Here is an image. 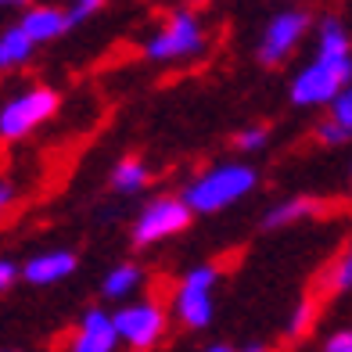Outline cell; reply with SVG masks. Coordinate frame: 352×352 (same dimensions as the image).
Returning <instances> with one entry per match:
<instances>
[{
	"label": "cell",
	"instance_id": "30bf717a",
	"mask_svg": "<svg viewBox=\"0 0 352 352\" xmlns=\"http://www.w3.org/2000/svg\"><path fill=\"white\" fill-rule=\"evenodd\" d=\"M76 270V255L72 252H40L33 255L25 266H22V277L36 287H47V284H58L65 280Z\"/></svg>",
	"mask_w": 352,
	"mask_h": 352
},
{
	"label": "cell",
	"instance_id": "7402d4cb",
	"mask_svg": "<svg viewBox=\"0 0 352 352\" xmlns=\"http://www.w3.org/2000/svg\"><path fill=\"white\" fill-rule=\"evenodd\" d=\"M101 4H104V0H76V8L69 11V19H72V25H76V22H83V19H90V14L98 11Z\"/></svg>",
	"mask_w": 352,
	"mask_h": 352
},
{
	"label": "cell",
	"instance_id": "7c38bea8",
	"mask_svg": "<svg viewBox=\"0 0 352 352\" xmlns=\"http://www.w3.org/2000/svg\"><path fill=\"white\" fill-rule=\"evenodd\" d=\"M33 47H36V40L22 29V22L11 25V29H4V33H0V69H19V65H25V61L33 58Z\"/></svg>",
	"mask_w": 352,
	"mask_h": 352
},
{
	"label": "cell",
	"instance_id": "d4e9b609",
	"mask_svg": "<svg viewBox=\"0 0 352 352\" xmlns=\"http://www.w3.org/2000/svg\"><path fill=\"white\" fill-rule=\"evenodd\" d=\"M11 201H14V187H11V184H4V180H0V212H4V209H8Z\"/></svg>",
	"mask_w": 352,
	"mask_h": 352
},
{
	"label": "cell",
	"instance_id": "3957f363",
	"mask_svg": "<svg viewBox=\"0 0 352 352\" xmlns=\"http://www.w3.org/2000/svg\"><path fill=\"white\" fill-rule=\"evenodd\" d=\"M205 47H209V40H205L201 22L190 11H176V14H169V22L144 43V58H151V61H190V58L205 54Z\"/></svg>",
	"mask_w": 352,
	"mask_h": 352
},
{
	"label": "cell",
	"instance_id": "8992f818",
	"mask_svg": "<svg viewBox=\"0 0 352 352\" xmlns=\"http://www.w3.org/2000/svg\"><path fill=\"white\" fill-rule=\"evenodd\" d=\"M58 111V94L51 87H33L19 94V98H11L4 108H0V137L4 140H19V137H29L43 126Z\"/></svg>",
	"mask_w": 352,
	"mask_h": 352
},
{
	"label": "cell",
	"instance_id": "484cf974",
	"mask_svg": "<svg viewBox=\"0 0 352 352\" xmlns=\"http://www.w3.org/2000/svg\"><path fill=\"white\" fill-rule=\"evenodd\" d=\"M19 4H25V0H0V8H19Z\"/></svg>",
	"mask_w": 352,
	"mask_h": 352
},
{
	"label": "cell",
	"instance_id": "e0dca14e",
	"mask_svg": "<svg viewBox=\"0 0 352 352\" xmlns=\"http://www.w3.org/2000/svg\"><path fill=\"white\" fill-rule=\"evenodd\" d=\"M327 287H331V292H349V287H352V245L345 248L342 259L331 266V274H327Z\"/></svg>",
	"mask_w": 352,
	"mask_h": 352
},
{
	"label": "cell",
	"instance_id": "2e32d148",
	"mask_svg": "<svg viewBox=\"0 0 352 352\" xmlns=\"http://www.w3.org/2000/svg\"><path fill=\"white\" fill-rule=\"evenodd\" d=\"M316 54H352V40H349L345 25L338 19H324V22H320Z\"/></svg>",
	"mask_w": 352,
	"mask_h": 352
},
{
	"label": "cell",
	"instance_id": "603a6c76",
	"mask_svg": "<svg viewBox=\"0 0 352 352\" xmlns=\"http://www.w3.org/2000/svg\"><path fill=\"white\" fill-rule=\"evenodd\" d=\"M324 352H352V331H334L324 345Z\"/></svg>",
	"mask_w": 352,
	"mask_h": 352
},
{
	"label": "cell",
	"instance_id": "ba28073f",
	"mask_svg": "<svg viewBox=\"0 0 352 352\" xmlns=\"http://www.w3.org/2000/svg\"><path fill=\"white\" fill-rule=\"evenodd\" d=\"M306 29H309V14L306 11H280V14H274L270 25L263 29V36H259V51H255V58H259L263 65H280V61L292 58V51L302 43Z\"/></svg>",
	"mask_w": 352,
	"mask_h": 352
},
{
	"label": "cell",
	"instance_id": "9c48e42d",
	"mask_svg": "<svg viewBox=\"0 0 352 352\" xmlns=\"http://www.w3.org/2000/svg\"><path fill=\"white\" fill-rule=\"evenodd\" d=\"M122 338H119V327H116V316L104 313V309H87L79 327L72 334V352H111Z\"/></svg>",
	"mask_w": 352,
	"mask_h": 352
},
{
	"label": "cell",
	"instance_id": "d6986e66",
	"mask_svg": "<svg viewBox=\"0 0 352 352\" xmlns=\"http://www.w3.org/2000/svg\"><path fill=\"white\" fill-rule=\"evenodd\" d=\"M327 108H331V116L352 133V87H342V90H338V98H334Z\"/></svg>",
	"mask_w": 352,
	"mask_h": 352
},
{
	"label": "cell",
	"instance_id": "5bb4252c",
	"mask_svg": "<svg viewBox=\"0 0 352 352\" xmlns=\"http://www.w3.org/2000/svg\"><path fill=\"white\" fill-rule=\"evenodd\" d=\"M148 180H151V173L140 158H122V162L111 169V187H116L119 195H137V190L148 187Z\"/></svg>",
	"mask_w": 352,
	"mask_h": 352
},
{
	"label": "cell",
	"instance_id": "ac0fdd59",
	"mask_svg": "<svg viewBox=\"0 0 352 352\" xmlns=\"http://www.w3.org/2000/svg\"><path fill=\"white\" fill-rule=\"evenodd\" d=\"M349 137H352V133H349V130H345V126H342L338 119H334V116H327L324 122L316 126V140H320V144H331V148H338V144H345Z\"/></svg>",
	"mask_w": 352,
	"mask_h": 352
},
{
	"label": "cell",
	"instance_id": "7a4b0ae2",
	"mask_svg": "<svg viewBox=\"0 0 352 352\" xmlns=\"http://www.w3.org/2000/svg\"><path fill=\"white\" fill-rule=\"evenodd\" d=\"M352 83V54H316L292 79V104L320 108L338 98V90Z\"/></svg>",
	"mask_w": 352,
	"mask_h": 352
},
{
	"label": "cell",
	"instance_id": "8fae6325",
	"mask_svg": "<svg viewBox=\"0 0 352 352\" xmlns=\"http://www.w3.org/2000/svg\"><path fill=\"white\" fill-rule=\"evenodd\" d=\"M22 29L29 36H33L36 43H51L58 36H65L69 29H72V19H69V11H61V8H29L22 14Z\"/></svg>",
	"mask_w": 352,
	"mask_h": 352
},
{
	"label": "cell",
	"instance_id": "277c9868",
	"mask_svg": "<svg viewBox=\"0 0 352 352\" xmlns=\"http://www.w3.org/2000/svg\"><path fill=\"white\" fill-rule=\"evenodd\" d=\"M195 209L187 205V198H155L140 209L137 223H133V245L137 248H151L158 241L184 234L190 227Z\"/></svg>",
	"mask_w": 352,
	"mask_h": 352
},
{
	"label": "cell",
	"instance_id": "9a60e30c",
	"mask_svg": "<svg viewBox=\"0 0 352 352\" xmlns=\"http://www.w3.org/2000/svg\"><path fill=\"white\" fill-rule=\"evenodd\" d=\"M140 280H144L140 266L122 263V266H116V270H108V277H104V284H101V292H104V298H130L137 287H140Z\"/></svg>",
	"mask_w": 352,
	"mask_h": 352
},
{
	"label": "cell",
	"instance_id": "cb8c5ba5",
	"mask_svg": "<svg viewBox=\"0 0 352 352\" xmlns=\"http://www.w3.org/2000/svg\"><path fill=\"white\" fill-rule=\"evenodd\" d=\"M19 274H22V270L14 266L11 259H0V292H4V287H11V284H14V277H19Z\"/></svg>",
	"mask_w": 352,
	"mask_h": 352
},
{
	"label": "cell",
	"instance_id": "5b68a950",
	"mask_svg": "<svg viewBox=\"0 0 352 352\" xmlns=\"http://www.w3.org/2000/svg\"><path fill=\"white\" fill-rule=\"evenodd\" d=\"M219 280V270L216 266H195L187 270L180 287H176V298H173V309L176 320L187 327V331H205L212 324V287Z\"/></svg>",
	"mask_w": 352,
	"mask_h": 352
},
{
	"label": "cell",
	"instance_id": "ffe728a7",
	"mask_svg": "<svg viewBox=\"0 0 352 352\" xmlns=\"http://www.w3.org/2000/svg\"><path fill=\"white\" fill-rule=\"evenodd\" d=\"M266 137H270L266 126H248V130H241V133L234 137V148L237 151H259L263 144H266Z\"/></svg>",
	"mask_w": 352,
	"mask_h": 352
},
{
	"label": "cell",
	"instance_id": "44dd1931",
	"mask_svg": "<svg viewBox=\"0 0 352 352\" xmlns=\"http://www.w3.org/2000/svg\"><path fill=\"white\" fill-rule=\"evenodd\" d=\"M309 327H313V306L302 302V306L295 309V320H292V334H306Z\"/></svg>",
	"mask_w": 352,
	"mask_h": 352
},
{
	"label": "cell",
	"instance_id": "52a82bcc",
	"mask_svg": "<svg viewBox=\"0 0 352 352\" xmlns=\"http://www.w3.org/2000/svg\"><path fill=\"white\" fill-rule=\"evenodd\" d=\"M116 316V327H119V338L130 345V349H155L158 342L166 338V327H169V316L158 302H130L122 306Z\"/></svg>",
	"mask_w": 352,
	"mask_h": 352
},
{
	"label": "cell",
	"instance_id": "4fadbf2b",
	"mask_svg": "<svg viewBox=\"0 0 352 352\" xmlns=\"http://www.w3.org/2000/svg\"><path fill=\"white\" fill-rule=\"evenodd\" d=\"M316 212V201L313 198H287V201H277L274 209L263 216V227L266 230H280V227H292V223L306 219Z\"/></svg>",
	"mask_w": 352,
	"mask_h": 352
},
{
	"label": "cell",
	"instance_id": "4316f807",
	"mask_svg": "<svg viewBox=\"0 0 352 352\" xmlns=\"http://www.w3.org/2000/svg\"><path fill=\"white\" fill-rule=\"evenodd\" d=\"M195 4H209V0H195Z\"/></svg>",
	"mask_w": 352,
	"mask_h": 352
},
{
	"label": "cell",
	"instance_id": "6da1fadb",
	"mask_svg": "<svg viewBox=\"0 0 352 352\" xmlns=\"http://www.w3.org/2000/svg\"><path fill=\"white\" fill-rule=\"evenodd\" d=\"M255 184H259V173H255L252 166L227 162V166H212V169H205L201 176H195V180L187 184L184 198H187V205L195 212L212 216V212L230 209V205L241 201L245 195H252Z\"/></svg>",
	"mask_w": 352,
	"mask_h": 352
}]
</instances>
